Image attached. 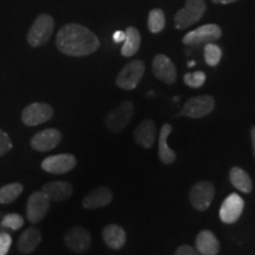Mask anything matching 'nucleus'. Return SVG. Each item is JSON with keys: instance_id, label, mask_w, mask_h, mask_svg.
I'll return each instance as SVG.
<instances>
[{"instance_id": "nucleus-17", "label": "nucleus", "mask_w": 255, "mask_h": 255, "mask_svg": "<svg viewBox=\"0 0 255 255\" xmlns=\"http://www.w3.org/2000/svg\"><path fill=\"white\" fill-rule=\"evenodd\" d=\"M41 191L47 196L50 201H56V202H63L69 197H71L73 193V188L71 183L66 181H52L44 184Z\"/></svg>"}, {"instance_id": "nucleus-23", "label": "nucleus", "mask_w": 255, "mask_h": 255, "mask_svg": "<svg viewBox=\"0 0 255 255\" xmlns=\"http://www.w3.org/2000/svg\"><path fill=\"white\" fill-rule=\"evenodd\" d=\"M229 181L233 187L239 191L248 194L253 189V182H252L250 175L246 170L240 167H233L229 171Z\"/></svg>"}, {"instance_id": "nucleus-5", "label": "nucleus", "mask_w": 255, "mask_h": 255, "mask_svg": "<svg viewBox=\"0 0 255 255\" xmlns=\"http://www.w3.org/2000/svg\"><path fill=\"white\" fill-rule=\"evenodd\" d=\"M145 64L141 59H135L128 63L124 68L121 70L116 78L117 87L123 90H133L139 84L141 79L144 75Z\"/></svg>"}, {"instance_id": "nucleus-1", "label": "nucleus", "mask_w": 255, "mask_h": 255, "mask_svg": "<svg viewBox=\"0 0 255 255\" xmlns=\"http://www.w3.org/2000/svg\"><path fill=\"white\" fill-rule=\"evenodd\" d=\"M56 46L63 55L85 57L100 49L101 43L97 36L88 27L77 23H70L57 32Z\"/></svg>"}, {"instance_id": "nucleus-31", "label": "nucleus", "mask_w": 255, "mask_h": 255, "mask_svg": "<svg viewBox=\"0 0 255 255\" xmlns=\"http://www.w3.org/2000/svg\"><path fill=\"white\" fill-rule=\"evenodd\" d=\"M12 245V238L7 233H0V255H7Z\"/></svg>"}, {"instance_id": "nucleus-16", "label": "nucleus", "mask_w": 255, "mask_h": 255, "mask_svg": "<svg viewBox=\"0 0 255 255\" xmlns=\"http://www.w3.org/2000/svg\"><path fill=\"white\" fill-rule=\"evenodd\" d=\"M113 191L108 187H98L88 194L82 201L85 209H98L108 206L113 201Z\"/></svg>"}, {"instance_id": "nucleus-22", "label": "nucleus", "mask_w": 255, "mask_h": 255, "mask_svg": "<svg viewBox=\"0 0 255 255\" xmlns=\"http://www.w3.org/2000/svg\"><path fill=\"white\" fill-rule=\"evenodd\" d=\"M173 131V128L169 123H165L162 126L159 130V138H158V157L162 163L171 164L176 159V154L174 150H171L168 145V136Z\"/></svg>"}, {"instance_id": "nucleus-11", "label": "nucleus", "mask_w": 255, "mask_h": 255, "mask_svg": "<svg viewBox=\"0 0 255 255\" xmlns=\"http://www.w3.org/2000/svg\"><path fill=\"white\" fill-rule=\"evenodd\" d=\"M65 246L76 253L87 252L91 246V234L88 229L76 226L69 229L64 235Z\"/></svg>"}, {"instance_id": "nucleus-24", "label": "nucleus", "mask_w": 255, "mask_h": 255, "mask_svg": "<svg viewBox=\"0 0 255 255\" xmlns=\"http://www.w3.org/2000/svg\"><path fill=\"white\" fill-rule=\"evenodd\" d=\"M123 43L122 50H121L122 56L132 57L136 55L141 46V33L135 27H128L126 30V40Z\"/></svg>"}, {"instance_id": "nucleus-28", "label": "nucleus", "mask_w": 255, "mask_h": 255, "mask_svg": "<svg viewBox=\"0 0 255 255\" xmlns=\"http://www.w3.org/2000/svg\"><path fill=\"white\" fill-rule=\"evenodd\" d=\"M206 73L202 71H195L186 73L183 77V81L189 88H201L206 83Z\"/></svg>"}, {"instance_id": "nucleus-15", "label": "nucleus", "mask_w": 255, "mask_h": 255, "mask_svg": "<svg viewBox=\"0 0 255 255\" xmlns=\"http://www.w3.org/2000/svg\"><path fill=\"white\" fill-rule=\"evenodd\" d=\"M152 72L159 81L171 85L177 79V70L174 63L165 55H157L152 60Z\"/></svg>"}, {"instance_id": "nucleus-8", "label": "nucleus", "mask_w": 255, "mask_h": 255, "mask_svg": "<svg viewBox=\"0 0 255 255\" xmlns=\"http://www.w3.org/2000/svg\"><path fill=\"white\" fill-rule=\"evenodd\" d=\"M215 101L210 95L196 96L184 103L181 115L189 119H203L214 110Z\"/></svg>"}, {"instance_id": "nucleus-6", "label": "nucleus", "mask_w": 255, "mask_h": 255, "mask_svg": "<svg viewBox=\"0 0 255 255\" xmlns=\"http://www.w3.org/2000/svg\"><path fill=\"white\" fill-rule=\"evenodd\" d=\"M222 36V30L216 24H206L188 32L183 37L182 43L187 46H197L202 44L213 43Z\"/></svg>"}, {"instance_id": "nucleus-25", "label": "nucleus", "mask_w": 255, "mask_h": 255, "mask_svg": "<svg viewBox=\"0 0 255 255\" xmlns=\"http://www.w3.org/2000/svg\"><path fill=\"white\" fill-rule=\"evenodd\" d=\"M23 184L13 182L6 184V186L0 188V203L1 205H8L12 203L14 200H17L20 194L23 193Z\"/></svg>"}, {"instance_id": "nucleus-13", "label": "nucleus", "mask_w": 255, "mask_h": 255, "mask_svg": "<svg viewBox=\"0 0 255 255\" xmlns=\"http://www.w3.org/2000/svg\"><path fill=\"white\" fill-rule=\"evenodd\" d=\"M245 201L237 193H233L226 200L223 201L221 208H220V219L223 223L232 225L240 219V216L244 212Z\"/></svg>"}, {"instance_id": "nucleus-35", "label": "nucleus", "mask_w": 255, "mask_h": 255, "mask_svg": "<svg viewBox=\"0 0 255 255\" xmlns=\"http://www.w3.org/2000/svg\"><path fill=\"white\" fill-rule=\"evenodd\" d=\"M212 1L214 2V4H223V5H226V4H232V2L238 1V0H212Z\"/></svg>"}, {"instance_id": "nucleus-4", "label": "nucleus", "mask_w": 255, "mask_h": 255, "mask_svg": "<svg viewBox=\"0 0 255 255\" xmlns=\"http://www.w3.org/2000/svg\"><path fill=\"white\" fill-rule=\"evenodd\" d=\"M207 9L205 0H187L186 6L178 9L175 14V26L178 30H184L194 25L202 18Z\"/></svg>"}, {"instance_id": "nucleus-20", "label": "nucleus", "mask_w": 255, "mask_h": 255, "mask_svg": "<svg viewBox=\"0 0 255 255\" xmlns=\"http://www.w3.org/2000/svg\"><path fill=\"white\" fill-rule=\"evenodd\" d=\"M102 237L105 245L115 251L123 248L127 241V233L119 225H108L102 232Z\"/></svg>"}, {"instance_id": "nucleus-34", "label": "nucleus", "mask_w": 255, "mask_h": 255, "mask_svg": "<svg viewBox=\"0 0 255 255\" xmlns=\"http://www.w3.org/2000/svg\"><path fill=\"white\" fill-rule=\"evenodd\" d=\"M251 139H252V145H253V151L255 156V127H252L251 129Z\"/></svg>"}, {"instance_id": "nucleus-12", "label": "nucleus", "mask_w": 255, "mask_h": 255, "mask_svg": "<svg viewBox=\"0 0 255 255\" xmlns=\"http://www.w3.org/2000/svg\"><path fill=\"white\" fill-rule=\"evenodd\" d=\"M77 164V159L71 154L49 156L41 162V169L46 173L62 175L71 171Z\"/></svg>"}, {"instance_id": "nucleus-30", "label": "nucleus", "mask_w": 255, "mask_h": 255, "mask_svg": "<svg viewBox=\"0 0 255 255\" xmlns=\"http://www.w3.org/2000/svg\"><path fill=\"white\" fill-rule=\"evenodd\" d=\"M12 149V142L11 138H9L8 133L5 132L4 130L0 129V157L4 156L5 154Z\"/></svg>"}, {"instance_id": "nucleus-29", "label": "nucleus", "mask_w": 255, "mask_h": 255, "mask_svg": "<svg viewBox=\"0 0 255 255\" xmlns=\"http://www.w3.org/2000/svg\"><path fill=\"white\" fill-rule=\"evenodd\" d=\"M1 225L5 228H9L12 231H18L24 226L23 216L19 214H7L2 219Z\"/></svg>"}, {"instance_id": "nucleus-2", "label": "nucleus", "mask_w": 255, "mask_h": 255, "mask_svg": "<svg viewBox=\"0 0 255 255\" xmlns=\"http://www.w3.org/2000/svg\"><path fill=\"white\" fill-rule=\"evenodd\" d=\"M55 30V19L50 14L41 13L34 19L30 30L27 32L26 40L32 47H40L45 45L52 36Z\"/></svg>"}, {"instance_id": "nucleus-18", "label": "nucleus", "mask_w": 255, "mask_h": 255, "mask_svg": "<svg viewBox=\"0 0 255 255\" xmlns=\"http://www.w3.org/2000/svg\"><path fill=\"white\" fill-rule=\"evenodd\" d=\"M156 138V124L152 120H144L133 131V139L143 148L150 149Z\"/></svg>"}, {"instance_id": "nucleus-27", "label": "nucleus", "mask_w": 255, "mask_h": 255, "mask_svg": "<svg viewBox=\"0 0 255 255\" xmlns=\"http://www.w3.org/2000/svg\"><path fill=\"white\" fill-rule=\"evenodd\" d=\"M205 60L209 66H216L222 57V51L216 44L208 43L205 46Z\"/></svg>"}, {"instance_id": "nucleus-19", "label": "nucleus", "mask_w": 255, "mask_h": 255, "mask_svg": "<svg viewBox=\"0 0 255 255\" xmlns=\"http://www.w3.org/2000/svg\"><path fill=\"white\" fill-rule=\"evenodd\" d=\"M195 248L201 255H218L220 242L210 231H201L195 239Z\"/></svg>"}, {"instance_id": "nucleus-14", "label": "nucleus", "mask_w": 255, "mask_h": 255, "mask_svg": "<svg viewBox=\"0 0 255 255\" xmlns=\"http://www.w3.org/2000/svg\"><path fill=\"white\" fill-rule=\"evenodd\" d=\"M60 141H62V132L55 128H49V129L41 130L32 136L30 144L34 150L46 152L55 149Z\"/></svg>"}, {"instance_id": "nucleus-26", "label": "nucleus", "mask_w": 255, "mask_h": 255, "mask_svg": "<svg viewBox=\"0 0 255 255\" xmlns=\"http://www.w3.org/2000/svg\"><path fill=\"white\" fill-rule=\"evenodd\" d=\"M165 17L162 9L154 8L149 12L148 28L152 33H159L164 28Z\"/></svg>"}, {"instance_id": "nucleus-3", "label": "nucleus", "mask_w": 255, "mask_h": 255, "mask_svg": "<svg viewBox=\"0 0 255 255\" xmlns=\"http://www.w3.org/2000/svg\"><path fill=\"white\" fill-rule=\"evenodd\" d=\"M135 114V107L130 101H124L119 107L110 110L104 119V124L109 131L114 133L122 132Z\"/></svg>"}, {"instance_id": "nucleus-21", "label": "nucleus", "mask_w": 255, "mask_h": 255, "mask_svg": "<svg viewBox=\"0 0 255 255\" xmlns=\"http://www.w3.org/2000/svg\"><path fill=\"white\" fill-rule=\"evenodd\" d=\"M40 242L41 233L39 229L36 227H28L20 234V237L18 239L17 246L19 252L24 254H28L36 251V248H38Z\"/></svg>"}, {"instance_id": "nucleus-7", "label": "nucleus", "mask_w": 255, "mask_h": 255, "mask_svg": "<svg viewBox=\"0 0 255 255\" xmlns=\"http://www.w3.org/2000/svg\"><path fill=\"white\" fill-rule=\"evenodd\" d=\"M215 196V186L209 181H200L191 187L189 200L191 206L199 212H205L212 205Z\"/></svg>"}, {"instance_id": "nucleus-33", "label": "nucleus", "mask_w": 255, "mask_h": 255, "mask_svg": "<svg viewBox=\"0 0 255 255\" xmlns=\"http://www.w3.org/2000/svg\"><path fill=\"white\" fill-rule=\"evenodd\" d=\"M126 40V31H116L114 33L115 43H123Z\"/></svg>"}, {"instance_id": "nucleus-10", "label": "nucleus", "mask_w": 255, "mask_h": 255, "mask_svg": "<svg viewBox=\"0 0 255 255\" xmlns=\"http://www.w3.org/2000/svg\"><path fill=\"white\" fill-rule=\"evenodd\" d=\"M50 209V200L43 191H34L27 200L26 219L32 225L40 222Z\"/></svg>"}, {"instance_id": "nucleus-9", "label": "nucleus", "mask_w": 255, "mask_h": 255, "mask_svg": "<svg viewBox=\"0 0 255 255\" xmlns=\"http://www.w3.org/2000/svg\"><path fill=\"white\" fill-rule=\"evenodd\" d=\"M53 116V109L47 103H32L24 108L21 121L27 127H37L46 123Z\"/></svg>"}, {"instance_id": "nucleus-36", "label": "nucleus", "mask_w": 255, "mask_h": 255, "mask_svg": "<svg viewBox=\"0 0 255 255\" xmlns=\"http://www.w3.org/2000/svg\"><path fill=\"white\" fill-rule=\"evenodd\" d=\"M188 65H189V66H194V65H195V63H194V62H189V63H188Z\"/></svg>"}, {"instance_id": "nucleus-32", "label": "nucleus", "mask_w": 255, "mask_h": 255, "mask_svg": "<svg viewBox=\"0 0 255 255\" xmlns=\"http://www.w3.org/2000/svg\"><path fill=\"white\" fill-rule=\"evenodd\" d=\"M174 255H201V254L196 251V248H193L191 246H189V245H182V246L177 248Z\"/></svg>"}]
</instances>
